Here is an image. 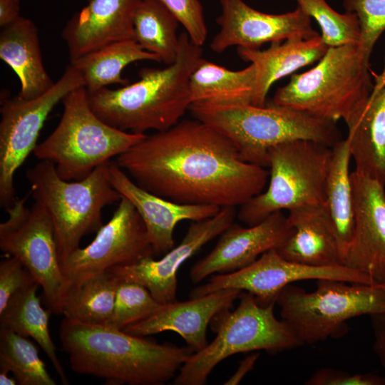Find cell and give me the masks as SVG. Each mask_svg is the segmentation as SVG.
<instances>
[{
    "label": "cell",
    "mask_w": 385,
    "mask_h": 385,
    "mask_svg": "<svg viewBox=\"0 0 385 385\" xmlns=\"http://www.w3.org/2000/svg\"><path fill=\"white\" fill-rule=\"evenodd\" d=\"M374 333V351L385 369V314L370 315Z\"/></svg>",
    "instance_id": "f35d334b"
},
{
    "label": "cell",
    "mask_w": 385,
    "mask_h": 385,
    "mask_svg": "<svg viewBox=\"0 0 385 385\" xmlns=\"http://www.w3.org/2000/svg\"><path fill=\"white\" fill-rule=\"evenodd\" d=\"M222 13L216 22L220 27L210 43L218 53L231 46L259 48L267 42L309 38L319 35L311 17L300 7L281 14L259 11L243 0H220Z\"/></svg>",
    "instance_id": "9a60e30c"
},
{
    "label": "cell",
    "mask_w": 385,
    "mask_h": 385,
    "mask_svg": "<svg viewBox=\"0 0 385 385\" xmlns=\"http://www.w3.org/2000/svg\"><path fill=\"white\" fill-rule=\"evenodd\" d=\"M110 161L81 180L62 179L55 165L47 160H40L26 172L31 195L51 220L60 263L80 247L84 236L103 225V209L122 197L108 179Z\"/></svg>",
    "instance_id": "8992f818"
},
{
    "label": "cell",
    "mask_w": 385,
    "mask_h": 385,
    "mask_svg": "<svg viewBox=\"0 0 385 385\" xmlns=\"http://www.w3.org/2000/svg\"><path fill=\"white\" fill-rule=\"evenodd\" d=\"M179 21L160 0H141L135 14L134 40L168 66L178 56Z\"/></svg>",
    "instance_id": "f546056e"
},
{
    "label": "cell",
    "mask_w": 385,
    "mask_h": 385,
    "mask_svg": "<svg viewBox=\"0 0 385 385\" xmlns=\"http://www.w3.org/2000/svg\"><path fill=\"white\" fill-rule=\"evenodd\" d=\"M84 87L79 72L70 63L47 91L32 99L16 96L1 101L0 205L6 209L15 201L14 176L34 152L44 123L53 108L73 90Z\"/></svg>",
    "instance_id": "7c38bea8"
},
{
    "label": "cell",
    "mask_w": 385,
    "mask_h": 385,
    "mask_svg": "<svg viewBox=\"0 0 385 385\" xmlns=\"http://www.w3.org/2000/svg\"><path fill=\"white\" fill-rule=\"evenodd\" d=\"M0 58L18 76L20 91L17 97L21 99L38 97L55 83L43 63L37 26L29 19L21 16L1 28Z\"/></svg>",
    "instance_id": "d4e9b609"
},
{
    "label": "cell",
    "mask_w": 385,
    "mask_h": 385,
    "mask_svg": "<svg viewBox=\"0 0 385 385\" xmlns=\"http://www.w3.org/2000/svg\"><path fill=\"white\" fill-rule=\"evenodd\" d=\"M239 304L216 314L212 327L216 337L193 352L180 369L175 385H204L212 369L227 357L257 350L274 353L303 344L292 329L274 313L276 303L260 304L255 296L242 291Z\"/></svg>",
    "instance_id": "ba28073f"
},
{
    "label": "cell",
    "mask_w": 385,
    "mask_h": 385,
    "mask_svg": "<svg viewBox=\"0 0 385 385\" xmlns=\"http://www.w3.org/2000/svg\"><path fill=\"white\" fill-rule=\"evenodd\" d=\"M16 380L13 376H9V371L4 369H0V384L1 385H15Z\"/></svg>",
    "instance_id": "b9f144b4"
},
{
    "label": "cell",
    "mask_w": 385,
    "mask_h": 385,
    "mask_svg": "<svg viewBox=\"0 0 385 385\" xmlns=\"http://www.w3.org/2000/svg\"><path fill=\"white\" fill-rule=\"evenodd\" d=\"M155 256L145 224L133 205L121 197L109 221L93 240L62 261L68 291L109 269Z\"/></svg>",
    "instance_id": "4fadbf2b"
},
{
    "label": "cell",
    "mask_w": 385,
    "mask_h": 385,
    "mask_svg": "<svg viewBox=\"0 0 385 385\" xmlns=\"http://www.w3.org/2000/svg\"><path fill=\"white\" fill-rule=\"evenodd\" d=\"M177 17L190 40L202 46L207 38V29L203 8L200 0H160Z\"/></svg>",
    "instance_id": "d590c367"
},
{
    "label": "cell",
    "mask_w": 385,
    "mask_h": 385,
    "mask_svg": "<svg viewBox=\"0 0 385 385\" xmlns=\"http://www.w3.org/2000/svg\"><path fill=\"white\" fill-rule=\"evenodd\" d=\"M108 177L113 187L140 215L155 255H163L175 247L173 232L178 222L205 220L221 209L212 205L180 204L155 195L138 185L115 160L108 163Z\"/></svg>",
    "instance_id": "d6986e66"
},
{
    "label": "cell",
    "mask_w": 385,
    "mask_h": 385,
    "mask_svg": "<svg viewBox=\"0 0 385 385\" xmlns=\"http://www.w3.org/2000/svg\"><path fill=\"white\" fill-rule=\"evenodd\" d=\"M351 158L346 139L339 140L332 148L325 188L324 205L338 240L342 264L354 225V197L349 173Z\"/></svg>",
    "instance_id": "83f0119b"
},
{
    "label": "cell",
    "mask_w": 385,
    "mask_h": 385,
    "mask_svg": "<svg viewBox=\"0 0 385 385\" xmlns=\"http://www.w3.org/2000/svg\"><path fill=\"white\" fill-rule=\"evenodd\" d=\"M331 156L332 148L311 140L270 148L267 189L240 206L239 220L252 226L277 211L324 203Z\"/></svg>",
    "instance_id": "30bf717a"
},
{
    "label": "cell",
    "mask_w": 385,
    "mask_h": 385,
    "mask_svg": "<svg viewBox=\"0 0 385 385\" xmlns=\"http://www.w3.org/2000/svg\"><path fill=\"white\" fill-rule=\"evenodd\" d=\"M139 61L161 62L157 55L130 39L108 44L70 63L81 74L87 92L93 93L109 85L128 84L129 81L123 78L121 73L127 66Z\"/></svg>",
    "instance_id": "f1b7e54d"
},
{
    "label": "cell",
    "mask_w": 385,
    "mask_h": 385,
    "mask_svg": "<svg viewBox=\"0 0 385 385\" xmlns=\"http://www.w3.org/2000/svg\"><path fill=\"white\" fill-rule=\"evenodd\" d=\"M194 117L221 133L245 162L268 167L269 150L294 140H311L330 148L342 140L335 122L268 101L252 105L191 104Z\"/></svg>",
    "instance_id": "277c9868"
},
{
    "label": "cell",
    "mask_w": 385,
    "mask_h": 385,
    "mask_svg": "<svg viewBox=\"0 0 385 385\" xmlns=\"http://www.w3.org/2000/svg\"><path fill=\"white\" fill-rule=\"evenodd\" d=\"M260 356L258 352L252 354L242 360L236 371L224 383L225 385L238 384L244 376L255 366L256 361Z\"/></svg>",
    "instance_id": "60d3db41"
},
{
    "label": "cell",
    "mask_w": 385,
    "mask_h": 385,
    "mask_svg": "<svg viewBox=\"0 0 385 385\" xmlns=\"http://www.w3.org/2000/svg\"><path fill=\"white\" fill-rule=\"evenodd\" d=\"M59 339L71 368L110 384L160 385L171 379L194 351L105 325L63 317Z\"/></svg>",
    "instance_id": "7a4b0ae2"
},
{
    "label": "cell",
    "mask_w": 385,
    "mask_h": 385,
    "mask_svg": "<svg viewBox=\"0 0 385 385\" xmlns=\"http://www.w3.org/2000/svg\"><path fill=\"white\" fill-rule=\"evenodd\" d=\"M30 192L6 208L0 224V248L17 258L42 288L43 302L51 313L62 314L68 285L63 274L51 220L39 203L26 202Z\"/></svg>",
    "instance_id": "8fae6325"
},
{
    "label": "cell",
    "mask_w": 385,
    "mask_h": 385,
    "mask_svg": "<svg viewBox=\"0 0 385 385\" xmlns=\"http://www.w3.org/2000/svg\"><path fill=\"white\" fill-rule=\"evenodd\" d=\"M115 161L155 195L180 204L221 208L241 206L261 193L270 175L241 160L227 137L196 118L146 135Z\"/></svg>",
    "instance_id": "6da1fadb"
},
{
    "label": "cell",
    "mask_w": 385,
    "mask_h": 385,
    "mask_svg": "<svg viewBox=\"0 0 385 385\" xmlns=\"http://www.w3.org/2000/svg\"><path fill=\"white\" fill-rule=\"evenodd\" d=\"M175 61L163 68H144L139 80L116 89L88 93L93 112L107 124L129 133L163 131L177 124L192 104L190 77L202 58V46L185 31Z\"/></svg>",
    "instance_id": "3957f363"
},
{
    "label": "cell",
    "mask_w": 385,
    "mask_h": 385,
    "mask_svg": "<svg viewBox=\"0 0 385 385\" xmlns=\"http://www.w3.org/2000/svg\"><path fill=\"white\" fill-rule=\"evenodd\" d=\"M276 304L302 343L314 344L340 333L351 318L385 314V284L318 279L312 292L291 284L280 291Z\"/></svg>",
    "instance_id": "9c48e42d"
},
{
    "label": "cell",
    "mask_w": 385,
    "mask_h": 385,
    "mask_svg": "<svg viewBox=\"0 0 385 385\" xmlns=\"http://www.w3.org/2000/svg\"><path fill=\"white\" fill-rule=\"evenodd\" d=\"M35 284L38 283L24 265L7 255L0 262V312L14 294Z\"/></svg>",
    "instance_id": "8d00e7d4"
},
{
    "label": "cell",
    "mask_w": 385,
    "mask_h": 385,
    "mask_svg": "<svg viewBox=\"0 0 385 385\" xmlns=\"http://www.w3.org/2000/svg\"><path fill=\"white\" fill-rule=\"evenodd\" d=\"M140 1L87 0L62 30L70 62L108 44L134 40L133 21Z\"/></svg>",
    "instance_id": "ffe728a7"
},
{
    "label": "cell",
    "mask_w": 385,
    "mask_h": 385,
    "mask_svg": "<svg viewBox=\"0 0 385 385\" xmlns=\"http://www.w3.org/2000/svg\"><path fill=\"white\" fill-rule=\"evenodd\" d=\"M292 234L275 250L284 259L312 266L343 265L338 240L324 203L289 210Z\"/></svg>",
    "instance_id": "7402d4cb"
},
{
    "label": "cell",
    "mask_w": 385,
    "mask_h": 385,
    "mask_svg": "<svg viewBox=\"0 0 385 385\" xmlns=\"http://www.w3.org/2000/svg\"><path fill=\"white\" fill-rule=\"evenodd\" d=\"M242 291L235 289L219 290L190 298L188 301H174L163 304L149 317L125 327L124 332L148 337L163 332L178 333L194 352L207 344V328L218 313L230 309Z\"/></svg>",
    "instance_id": "44dd1931"
},
{
    "label": "cell",
    "mask_w": 385,
    "mask_h": 385,
    "mask_svg": "<svg viewBox=\"0 0 385 385\" xmlns=\"http://www.w3.org/2000/svg\"><path fill=\"white\" fill-rule=\"evenodd\" d=\"M38 284L14 294L0 312V327L32 338L43 350L63 384H68L64 369L56 354L49 330L48 309H43L37 295Z\"/></svg>",
    "instance_id": "4316f807"
},
{
    "label": "cell",
    "mask_w": 385,
    "mask_h": 385,
    "mask_svg": "<svg viewBox=\"0 0 385 385\" xmlns=\"http://www.w3.org/2000/svg\"><path fill=\"white\" fill-rule=\"evenodd\" d=\"M369 59L359 44L329 47L314 67L293 74L272 101L321 119L345 122L371 92Z\"/></svg>",
    "instance_id": "5b68a950"
},
{
    "label": "cell",
    "mask_w": 385,
    "mask_h": 385,
    "mask_svg": "<svg viewBox=\"0 0 385 385\" xmlns=\"http://www.w3.org/2000/svg\"><path fill=\"white\" fill-rule=\"evenodd\" d=\"M63 111L53 131L34 150L39 160L55 165L63 180H81L99 165L111 160L142 140L146 134L115 128L92 110L85 87L62 100Z\"/></svg>",
    "instance_id": "52a82bcc"
},
{
    "label": "cell",
    "mask_w": 385,
    "mask_h": 385,
    "mask_svg": "<svg viewBox=\"0 0 385 385\" xmlns=\"http://www.w3.org/2000/svg\"><path fill=\"white\" fill-rule=\"evenodd\" d=\"M119 281L106 272L70 289L63 303L62 315L83 323L106 325L113 312Z\"/></svg>",
    "instance_id": "4dcf8cb0"
},
{
    "label": "cell",
    "mask_w": 385,
    "mask_h": 385,
    "mask_svg": "<svg viewBox=\"0 0 385 385\" xmlns=\"http://www.w3.org/2000/svg\"><path fill=\"white\" fill-rule=\"evenodd\" d=\"M287 216L277 211L262 222L247 227L232 223L221 235L212 251L190 271L192 282L207 277L241 270L265 252L276 249L292 232Z\"/></svg>",
    "instance_id": "ac0fdd59"
},
{
    "label": "cell",
    "mask_w": 385,
    "mask_h": 385,
    "mask_svg": "<svg viewBox=\"0 0 385 385\" xmlns=\"http://www.w3.org/2000/svg\"><path fill=\"white\" fill-rule=\"evenodd\" d=\"M350 176L354 225L343 265L385 284V185L356 170Z\"/></svg>",
    "instance_id": "e0dca14e"
},
{
    "label": "cell",
    "mask_w": 385,
    "mask_h": 385,
    "mask_svg": "<svg viewBox=\"0 0 385 385\" xmlns=\"http://www.w3.org/2000/svg\"><path fill=\"white\" fill-rule=\"evenodd\" d=\"M329 48L321 35L272 42L266 50L238 47L239 56L256 68L254 106H265L272 84L301 68L319 61Z\"/></svg>",
    "instance_id": "cb8c5ba5"
},
{
    "label": "cell",
    "mask_w": 385,
    "mask_h": 385,
    "mask_svg": "<svg viewBox=\"0 0 385 385\" xmlns=\"http://www.w3.org/2000/svg\"><path fill=\"white\" fill-rule=\"evenodd\" d=\"M348 12L357 16L361 28L359 46L370 58L375 44L385 31V0H344Z\"/></svg>",
    "instance_id": "e575fe53"
},
{
    "label": "cell",
    "mask_w": 385,
    "mask_h": 385,
    "mask_svg": "<svg viewBox=\"0 0 385 385\" xmlns=\"http://www.w3.org/2000/svg\"><path fill=\"white\" fill-rule=\"evenodd\" d=\"M307 279L376 284L364 274L344 265L319 267L304 265L286 260L275 249H272L241 270L213 274L207 282L192 289L190 297H198L222 289H235L252 294L260 304L266 306L276 303L277 295L286 286Z\"/></svg>",
    "instance_id": "5bb4252c"
},
{
    "label": "cell",
    "mask_w": 385,
    "mask_h": 385,
    "mask_svg": "<svg viewBox=\"0 0 385 385\" xmlns=\"http://www.w3.org/2000/svg\"><path fill=\"white\" fill-rule=\"evenodd\" d=\"M256 82L252 63L232 71L202 58L190 77L192 104L254 106Z\"/></svg>",
    "instance_id": "484cf974"
},
{
    "label": "cell",
    "mask_w": 385,
    "mask_h": 385,
    "mask_svg": "<svg viewBox=\"0 0 385 385\" xmlns=\"http://www.w3.org/2000/svg\"><path fill=\"white\" fill-rule=\"evenodd\" d=\"M0 369L11 372L19 385H56L38 347L29 337L1 327Z\"/></svg>",
    "instance_id": "1f68e13d"
},
{
    "label": "cell",
    "mask_w": 385,
    "mask_h": 385,
    "mask_svg": "<svg viewBox=\"0 0 385 385\" xmlns=\"http://www.w3.org/2000/svg\"><path fill=\"white\" fill-rule=\"evenodd\" d=\"M163 304L143 285L120 279L113 314L105 326L116 329L139 322L157 312Z\"/></svg>",
    "instance_id": "836d02e7"
},
{
    "label": "cell",
    "mask_w": 385,
    "mask_h": 385,
    "mask_svg": "<svg viewBox=\"0 0 385 385\" xmlns=\"http://www.w3.org/2000/svg\"><path fill=\"white\" fill-rule=\"evenodd\" d=\"M311 19L319 24L324 41L329 46L359 44L361 28L356 14H340L325 0H295Z\"/></svg>",
    "instance_id": "d6a6232c"
},
{
    "label": "cell",
    "mask_w": 385,
    "mask_h": 385,
    "mask_svg": "<svg viewBox=\"0 0 385 385\" xmlns=\"http://www.w3.org/2000/svg\"><path fill=\"white\" fill-rule=\"evenodd\" d=\"M21 17L20 0H0V26L9 25Z\"/></svg>",
    "instance_id": "ab89813d"
},
{
    "label": "cell",
    "mask_w": 385,
    "mask_h": 385,
    "mask_svg": "<svg viewBox=\"0 0 385 385\" xmlns=\"http://www.w3.org/2000/svg\"><path fill=\"white\" fill-rule=\"evenodd\" d=\"M345 123L355 170L385 185V59L368 99Z\"/></svg>",
    "instance_id": "603a6c76"
},
{
    "label": "cell",
    "mask_w": 385,
    "mask_h": 385,
    "mask_svg": "<svg viewBox=\"0 0 385 385\" xmlns=\"http://www.w3.org/2000/svg\"><path fill=\"white\" fill-rule=\"evenodd\" d=\"M308 385H384L385 379L372 374H349L332 369L316 371L306 382Z\"/></svg>",
    "instance_id": "74e56055"
},
{
    "label": "cell",
    "mask_w": 385,
    "mask_h": 385,
    "mask_svg": "<svg viewBox=\"0 0 385 385\" xmlns=\"http://www.w3.org/2000/svg\"><path fill=\"white\" fill-rule=\"evenodd\" d=\"M235 207H222L214 216L192 222L181 242L159 260L147 257L138 262L116 266L107 272L122 280L145 287L161 304L176 300L177 272L180 266L202 247L220 235L234 221Z\"/></svg>",
    "instance_id": "2e32d148"
}]
</instances>
